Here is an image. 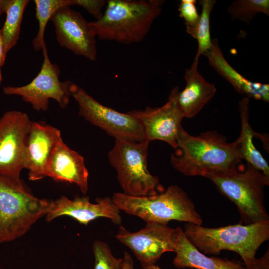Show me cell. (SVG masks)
<instances>
[{"mask_svg": "<svg viewBox=\"0 0 269 269\" xmlns=\"http://www.w3.org/2000/svg\"><path fill=\"white\" fill-rule=\"evenodd\" d=\"M241 161L236 140L228 142L225 136L215 131L193 136L182 127L170 157L171 165L181 174L206 178L236 171Z\"/></svg>", "mask_w": 269, "mask_h": 269, "instance_id": "6da1fadb", "label": "cell"}, {"mask_svg": "<svg viewBox=\"0 0 269 269\" xmlns=\"http://www.w3.org/2000/svg\"><path fill=\"white\" fill-rule=\"evenodd\" d=\"M162 0H109L102 16L90 22L100 40L123 44L142 41L160 15Z\"/></svg>", "mask_w": 269, "mask_h": 269, "instance_id": "7a4b0ae2", "label": "cell"}, {"mask_svg": "<svg viewBox=\"0 0 269 269\" xmlns=\"http://www.w3.org/2000/svg\"><path fill=\"white\" fill-rule=\"evenodd\" d=\"M183 230L188 241L201 253L217 255L223 250L233 251L241 256L245 268L252 264L258 249L269 239V221L219 228L186 223Z\"/></svg>", "mask_w": 269, "mask_h": 269, "instance_id": "3957f363", "label": "cell"}, {"mask_svg": "<svg viewBox=\"0 0 269 269\" xmlns=\"http://www.w3.org/2000/svg\"><path fill=\"white\" fill-rule=\"evenodd\" d=\"M52 202L35 197L21 179L0 175V244L26 233Z\"/></svg>", "mask_w": 269, "mask_h": 269, "instance_id": "277c9868", "label": "cell"}, {"mask_svg": "<svg viewBox=\"0 0 269 269\" xmlns=\"http://www.w3.org/2000/svg\"><path fill=\"white\" fill-rule=\"evenodd\" d=\"M112 201L120 210L147 222L167 224L177 220L202 225L203 219L187 194L179 186L170 185L162 192L149 196L115 193Z\"/></svg>", "mask_w": 269, "mask_h": 269, "instance_id": "5b68a950", "label": "cell"}, {"mask_svg": "<svg viewBox=\"0 0 269 269\" xmlns=\"http://www.w3.org/2000/svg\"><path fill=\"white\" fill-rule=\"evenodd\" d=\"M206 178L219 191L237 206L244 225L269 221L264 205V189L269 185V177L247 163L243 171L210 175Z\"/></svg>", "mask_w": 269, "mask_h": 269, "instance_id": "8992f818", "label": "cell"}, {"mask_svg": "<svg viewBox=\"0 0 269 269\" xmlns=\"http://www.w3.org/2000/svg\"><path fill=\"white\" fill-rule=\"evenodd\" d=\"M150 142L115 139L108 153L110 163L116 169L124 193L131 196H149L162 192L159 178L147 169Z\"/></svg>", "mask_w": 269, "mask_h": 269, "instance_id": "52a82bcc", "label": "cell"}, {"mask_svg": "<svg viewBox=\"0 0 269 269\" xmlns=\"http://www.w3.org/2000/svg\"><path fill=\"white\" fill-rule=\"evenodd\" d=\"M70 92L78 105L79 115L115 139L141 141L145 139L140 122L129 112L120 113L101 104L74 83H71Z\"/></svg>", "mask_w": 269, "mask_h": 269, "instance_id": "ba28073f", "label": "cell"}, {"mask_svg": "<svg viewBox=\"0 0 269 269\" xmlns=\"http://www.w3.org/2000/svg\"><path fill=\"white\" fill-rule=\"evenodd\" d=\"M41 49L43 61L37 75L26 85L6 86L3 87V92L5 95L21 96L37 111H46L50 99L55 100L61 108H65L69 103L72 82L59 80L60 69L51 62L46 43Z\"/></svg>", "mask_w": 269, "mask_h": 269, "instance_id": "9c48e42d", "label": "cell"}, {"mask_svg": "<svg viewBox=\"0 0 269 269\" xmlns=\"http://www.w3.org/2000/svg\"><path fill=\"white\" fill-rule=\"evenodd\" d=\"M31 122L26 113L16 110L0 118V175L20 179Z\"/></svg>", "mask_w": 269, "mask_h": 269, "instance_id": "30bf717a", "label": "cell"}, {"mask_svg": "<svg viewBox=\"0 0 269 269\" xmlns=\"http://www.w3.org/2000/svg\"><path fill=\"white\" fill-rule=\"evenodd\" d=\"M116 238L130 248L142 267L155 264L167 252H175L177 232L167 224L147 222L136 232H131L120 226Z\"/></svg>", "mask_w": 269, "mask_h": 269, "instance_id": "8fae6325", "label": "cell"}, {"mask_svg": "<svg viewBox=\"0 0 269 269\" xmlns=\"http://www.w3.org/2000/svg\"><path fill=\"white\" fill-rule=\"evenodd\" d=\"M60 45L75 54L94 61L97 58L96 36L80 12L65 6L50 18Z\"/></svg>", "mask_w": 269, "mask_h": 269, "instance_id": "7c38bea8", "label": "cell"}, {"mask_svg": "<svg viewBox=\"0 0 269 269\" xmlns=\"http://www.w3.org/2000/svg\"><path fill=\"white\" fill-rule=\"evenodd\" d=\"M179 92L178 86L174 87L167 102L159 107H147L144 110H133L129 113L140 122L143 130L144 139L149 142L154 140L165 141L174 149L181 122L184 118L178 106L177 97Z\"/></svg>", "mask_w": 269, "mask_h": 269, "instance_id": "4fadbf2b", "label": "cell"}, {"mask_svg": "<svg viewBox=\"0 0 269 269\" xmlns=\"http://www.w3.org/2000/svg\"><path fill=\"white\" fill-rule=\"evenodd\" d=\"M96 201V203L90 202L87 196L76 197L71 200L61 196L53 201L51 209L45 216L46 220L51 222L60 216H67L81 224L87 225L95 219L105 217L115 224H121L120 210L112 198L108 197L98 198Z\"/></svg>", "mask_w": 269, "mask_h": 269, "instance_id": "5bb4252c", "label": "cell"}, {"mask_svg": "<svg viewBox=\"0 0 269 269\" xmlns=\"http://www.w3.org/2000/svg\"><path fill=\"white\" fill-rule=\"evenodd\" d=\"M63 140L59 130L43 122H31L28 134L25 168L29 179L36 181L46 176L47 165L56 145Z\"/></svg>", "mask_w": 269, "mask_h": 269, "instance_id": "9a60e30c", "label": "cell"}, {"mask_svg": "<svg viewBox=\"0 0 269 269\" xmlns=\"http://www.w3.org/2000/svg\"><path fill=\"white\" fill-rule=\"evenodd\" d=\"M88 175L84 157L69 148L63 140L60 141L50 157L46 176L55 181L75 184L85 194L88 189Z\"/></svg>", "mask_w": 269, "mask_h": 269, "instance_id": "2e32d148", "label": "cell"}, {"mask_svg": "<svg viewBox=\"0 0 269 269\" xmlns=\"http://www.w3.org/2000/svg\"><path fill=\"white\" fill-rule=\"evenodd\" d=\"M198 60H194L186 69V86L177 95V101L184 118H192L213 98L216 92L215 86L209 83L198 70Z\"/></svg>", "mask_w": 269, "mask_h": 269, "instance_id": "e0dca14e", "label": "cell"}, {"mask_svg": "<svg viewBox=\"0 0 269 269\" xmlns=\"http://www.w3.org/2000/svg\"><path fill=\"white\" fill-rule=\"evenodd\" d=\"M204 55L210 66L238 92L249 98L269 102V85L249 81L234 69L225 58L216 39H212V45Z\"/></svg>", "mask_w": 269, "mask_h": 269, "instance_id": "ac0fdd59", "label": "cell"}, {"mask_svg": "<svg viewBox=\"0 0 269 269\" xmlns=\"http://www.w3.org/2000/svg\"><path fill=\"white\" fill-rule=\"evenodd\" d=\"M176 230V256L173 261L175 267L178 269H246L242 264L235 260L207 257L188 241L180 226L177 227Z\"/></svg>", "mask_w": 269, "mask_h": 269, "instance_id": "d6986e66", "label": "cell"}, {"mask_svg": "<svg viewBox=\"0 0 269 269\" xmlns=\"http://www.w3.org/2000/svg\"><path fill=\"white\" fill-rule=\"evenodd\" d=\"M250 98L245 97L239 102V111L241 122V131L236 140L242 160L261 171L269 177V166L260 152L253 143V137L256 134L249 124Z\"/></svg>", "mask_w": 269, "mask_h": 269, "instance_id": "ffe728a7", "label": "cell"}, {"mask_svg": "<svg viewBox=\"0 0 269 269\" xmlns=\"http://www.w3.org/2000/svg\"><path fill=\"white\" fill-rule=\"evenodd\" d=\"M28 0H0V14H6V19L1 33L7 53L16 44L20 25Z\"/></svg>", "mask_w": 269, "mask_h": 269, "instance_id": "44dd1931", "label": "cell"}, {"mask_svg": "<svg viewBox=\"0 0 269 269\" xmlns=\"http://www.w3.org/2000/svg\"><path fill=\"white\" fill-rule=\"evenodd\" d=\"M36 17L38 22V32L32 40L35 51L42 49L45 43L44 35L48 21L59 8L75 5V0H35Z\"/></svg>", "mask_w": 269, "mask_h": 269, "instance_id": "7402d4cb", "label": "cell"}, {"mask_svg": "<svg viewBox=\"0 0 269 269\" xmlns=\"http://www.w3.org/2000/svg\"><path fill=\"white\" fill-rule=\"evenodd\" d=\"M202 7L199 19L192 37L197 40L198 48L194 60H198L199 57L210 48L212 39L210 35V15L216 3L215 0H200Z\"/></svg>", "mask_w": 269, "mask_h": 269, "instance_id": "603a6c76", "label": "cell"}, {"mask_svg": "<svg viewBox=\"0 0 269 269\" xmlns=\"http://www.w3.org/2000/svg\"><path fill=\"white\" fill-rule=\"evenodd\" d=\"M232 20H239L249 24L260 13L269 15V0H236L227 8Z\"/></svg>", "mask_w": 269, "mask_h": 269, "instance_id": "cb8c5ba5", "label": "cell"}, {"mask_svg": "<svg viewBox=\"0 0 269 269\" xmlns=\"http://www.w3.org/2000/svg\"><path fill=\"white\" fill-rule=\"evenodd\" d=\"M93 250L94 269H122L123 258L114 257L107 243L96 240L93 243Z\"/></svg>", "mask_w": 269, "mask_h": 269, "instance_id": "d4e9b609", "label": "cell"}, {"mask_svg": "<svg viewBox=\"0 0 269 269\" xmlns=\"http://www.w3.org/2000/svg\"><path fill=\"white\" fill-rule=\"evenodd\" d=\"M196 2L195 0H181L178 5L179 15L184 20L186 32L191 36L196 28L200 16Z\"/></svg>", "mask_w": 269, "mask_h": 269, "instance_id": "484cf974", "label": "cell"}, {"mask_svg": "<svg viewBox=\"0 0 269 269\" xmlns=\"http://www.w3.org/2000/svg\"><path fill=\"white\" fill-rule=\"evenodd\" d=\"M107 3L104 0H75V5L81 6L93 15L96 20L103 15L102 8Z\"/></svg>", "mask_w": 269, "mask_h": 269, "instance_id": "4316f807", "label": "cell"}, {"mask_svg": "<svg viewBox=\"0 0 269 269\" xmlns=\"http://www.w3.org/2000/svg\"><path fill=\"white\" fill-rule=\"evenodd\" d=\"M246 269H269V250L261 258H255L252 264Z\"/></svg>", "mask_w": 269, "mask_h": 269, "instance_id": "83f0119b", "label": "cell"}, {"mask_svg": "<svg viewBox=\"0 0 269 269\" xmlns=\"http://www.w3.org/2000/svg\"><path fill=\"white\" fill-rule=\"evenodd\" d=\"M122 258V269H134L133 258L128 252H125Z\"/></svg>", "mask_w": 269, "mask_h": 269, "instance_id": "f1b7e54d", "label": "cell"}, {"mask_svg": "<svg viewBox=\"0 0 269 269\" xmlns=\"http://www.w3.org/2000/svg\"><path fill=\"white\" fill-rule=\"evenodd\" d=\"M0 29V67H1L5 63L7 52L5 51Z\"/></svg>", "mask_w": 269, "mask_h": 269, "instance_id": "f546056e", "label": "cell"}, {"mask_svg": "<svg viewBox=\"0 0 269 269\" xmlns=\"http://www.w3.org/2000/svg\"><path fill=\"white\" fill-rule=\"evenodd\" d=\"M140 269H161L159 266L155 265L152 264L150 265L142 267Z\"/></svg>", "mask_w": 269, "mask_h": 269, "instance_id": "4dcf8cb0", "label": "cell"}, {"mask_svg": "<svg viewBox=\"0 0 269 269\" xmlns=\"http://www.w3.org/2000/svg\"><path fill=\"white\" fill-rule=\"evenodd\" d=\"M0 84L2 82V74H1V70H0Z\"/></svg>", "mask_w": 269, "mask_h": 269, "instance_id": "1f68e13d", "label": "cell"}]
</instances>
